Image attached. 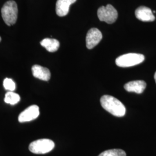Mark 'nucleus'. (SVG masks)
I'll return each mask as SVG.
<instances>
[{"label":"nucleus","mask_w":156,"mask_h":156,"mask_svg":"<svg viewBox=\"0 0 156 156\" xmlns=\"http://www.w3.org/2000/svg\"><path fill=\"white\" fill-rule=\"evenodd\" d=\"M100 102L102 108L113 116L123 117L125 115L126 107L117 98L111 95H105L101 97Z\"/></svg>","instance_id":"nucleus-1"},{"label":"nucleus","mask_w":156,"mask_h":156,"mask_svg":"<svg viewBox=\"0 0 156 156\" xmlns=\"http://www.w3.org/2000/svg\"><path fill=\"white\" fill-rule=\"evenodd\" d=\"M2 19L8 26L15 24L18 15V9L16 3L14 1H7L1 9Z\"/></svg>","instance_id":"nucleus-2"},{"label":"nucleus","mask_w":156,"mask_h":156,"mask_svg":"<svg viewBox=\"0 0 156 156\" xmlns=\"http://www.w3.org/2000/svg\"><path fill=\"white\" fill-rule=\"evenodd\" d=\"M145 60V56L138 53H128L119 56L116 59V64L120 67H133Z\"/></svg>","instance_id":"nucleus-3"},{"label":"nucleus","mask_w":156,"mask_h":156,"mask_svg":"<svg viewBox=\"0 0 156 156\" xmlns=\"http://www.w3.org/2000/svg\"><path fill=\"white\" fill-rule=\"evenodd\" d=\"M53 141L49 139H41L35 140L29 145V150L34 154H46L55 147Z\"/></svg>","instance_id":"nucleus-4"},{"label":"nucleus","mask_w":156,"mask_h":156,"mask_svg":"<svg viewBox=\"0 0 156 156\" xmlns=\"http://www.w3.org/2000/svg\"><path fill=\"white\" fill-rule=\"evenodd\" d=\"M97 15L101 22L112 24L117 20L118 13L116 9L110 4L106 6H102L98 9Z\"/></svg>","instance_id":"nucleus-5"},{"label":"nucleus","mask_w":156,"mask_h":156,"mask_svg":"<svg viewBox=\"0 0 156 156\" xmlns=\"http://www.w3.org/2000/svg\"><path fill=\"white\" fill-rule=\"evenodd\" d=\"M39 115V107L34 105L29 106L19 115L18 120L20 123L28 122L35 120Z\"/></svg>","instance_id":"nucleus-6"},{"label":"nucleus","mask_w":156,"mask_h":156,"mask_svg":"<svg viewBox=\"0 0 156 156\" xmlns=\"http://www.w3.org/2000/svg\"><path fill=\"white\" fill-rule=\"evenodd\" d=\"M102 38V34L96 28H91L86 35V46L87 49H91L98 45Z\"/></svg>","instance_id":"nucleus-7"},{"label":"nucleus","mask_w":156,"mask_h":156,"mask_svg":"<svg viewBox=\"0 0 156 156\" xmlns=\"http://www.w3.org/2000/svg\"><path fill=\"white\" fill-rule=\"evenodd\" d=\"M135 14L136 18L142 22H153L155 20V17L151 9L144 6L138 8L135 11Z\"/></svg>","instance_id":"nucleus-8"},{"label":"nucleus","mask_w":156,"mask_h":156,"mask_svg":"<svg viewBox=\"0 0 156 156\" xmlns=\"http://www.w3.org/2000/svg\"><path fill=\"white\" fill-rule=\"evenodd\" d=\"M76 0H57L56 2V12L58 16H66L69 12V6Z\"/></svg>","instance_id":"nucleus-9"},{"label":"nucleus","mask_w":156,"mask_h":156,"mask_svg":"<svg viewBox=\"0 0 156 156\" xmlns=\"http://www.w3.org/2000/svg\"><path fill=\"white\" fill-rule=\"evenodd\" d=\"M32 73L35 78L44 81L49 80L51 76V73L49 69L39 65H34L32 67Z\"/></svg>","instance_id":"nucleus-10"},{"label":"nucleus","mask_w":156,"mask_h":156,"mask_svg":"<svg viewBox=\"0 0 156 156\" xmlns=\"http://www.w3.org/2000/svg\"><path fill=\"white\" fill-rule=\"evenodd\" d=\"M146 87V83L144 80H135L129 82L124 85V89L128 92H134L141 94Z\"/></svg>","instance_id":"nucleus-11"},{"label":"nucleus","mask_w":156,"mask_h":156,"mask_svg":"<svg viewBox=\"0 0 156 156\" xmlns=\"http://www.w3.org/2000/svg\"><path fill=\"white\" fill-rule=\"evenodd\" d=\"M40 44L49 52L56 51L60 47L59 41L52 38H45L43 39Z\"/></svg>","instance_id":"nucleus-12"},{"label":"nucleus","mask_w":156,"mask_h":156,"mask_svg":"<svg viewBox=\"0 0 156 156\" xmlns=\"http://www.w3.org/2000/svg\"><path fill=\"white\" fill-rule=\"evenodd\" d=\"M20 100L19 95L13 91H8L6 93L4 101L6 104H11L12 105L17 104Z\"/></svg>","instance_id":"nucleus-13"},{"label":"nucleus","mask_w":156,"mask_h":156,"mask_svg":"<svg viewBox=\"0 0 156 156\" xmlns=\"http://www.w3.org/2000/svg\"><path fill=\"white\" fill-rule=\"evenodd\" d=\"M98 156H126V153L122 149H110L101 153Z\"/></svg>","instance_id":"nucleus-14"},{"label":"nucleus","mask_w":156,"mask_h":156,"mask_svg":"<svg viewBox=\"0 0 156 156\" xmlns=\"http://www.w3.org/2000/svg\"><path fill=\"white\" fill-rule=\"evenodd\" d=\"M3 86L8 91H13L16 89V84L14 81L9 78H5L3 82Z\"/></svg>","instance_id":"nucleus-15"},{"label":"nucleus","mask_w":156,"mask_h":156,"mask_svg":"<svg viewBox=\"0 0 156 156\" xmlns=\"http://www.w3.org/2000/svg\"><path fill=\"white\" fill-rule=\"evenodd\" d=\"M154 79H155V81H156V72L155 73V74H154Z\"/></svg>","instance_id":"nucleus-16"},{"label":"nucleus","mask_w":156,"mask_h":156,"mask_svg":"<svg viewBox=\"0 0 156 156\" xmlns=\"http://www.w3.org/2000/svg\"><path fill=\"white\" fill-rule=\"evenodd\" d=\"M1 37H0V42H1Z\"/></svg>","instance_id":"nucleus-17"}]
</instances>
